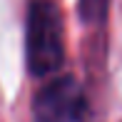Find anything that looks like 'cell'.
<instances>
[{
  "label": "cell",
  "instance_id": "6da1fadb",
  "mask_svg": "<svg viewBox=\"0 0 122 122\" xmlns=\"http://www.w3.org/2000/svg\"><path fill=\"white\" fill-rule=\"evenodd\" d=\"M25 55H27V70L35 77H47L62 65L65 60L62 15L52 0H32L27 8Z\"/></svg>",
  "mask_w": 122,
  "mask_h": 122
},
{
  "label": "cell",
  "instance_id": "7a4b0ae2",
  "mask_svg": "<svg viewBox=\"0 0 122 122\" xmlns=\"http://www.w3.org/2000/svg\"><path fill=\"white\" fill-rule=\"evenodd\" d=\"M85 92L70 75L50 80L35 92L32 100V115L37 122H77L85 115Z\"/></svg>",
  "mask_w": 122,
  "mask_h": 122
},
{
  "label": "cell",
  "instance_id": "3957f363",
  "mask_svg": "<svg viewBox=\"0 0 122 122\" xmlns=\"http://www.w3.org/2000/svg\"><path fill=\"white\" fill-rule=\"evenodd\" d=\"M77 10H80V18L90 25H97L105 20L110 10V0H77Z\"/></svg>",
  "mask_w": 122,
  "mask_h": 122
}]
</instances>
